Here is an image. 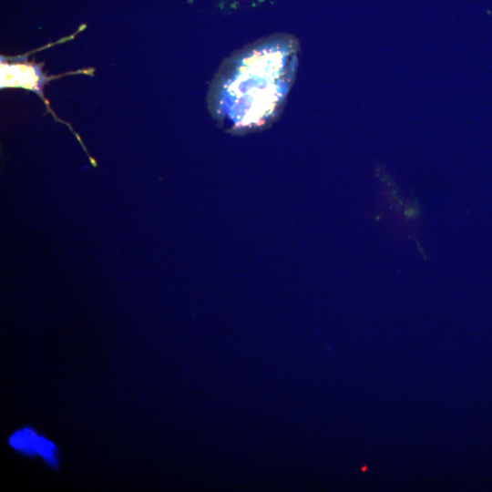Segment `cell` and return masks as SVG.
Returning a JSON list of instances; mask_svg holds the SVG:
<instances>
[{
  "label": "cell",
  "mask_w": 492,
  "mask_h": 492,
  "mask_svg": "<svg viewBox=\"0 0 492 492\" xmlns=\"http://www.w3.org/2000/svg\"><path fill=\"white\" fill-rule=\"evenodd\" d=\"M298 41L272 35L236 51L221 65L209 91L211 115L230 131L264 128L282 113L298 65Z\"/></svg>",
  "instance_id": "obj_1"
},
{
  "label": "cell",
  "mask_w": 492,
  "mask_h": 492,
  "mask_svg": "<svg viewBox=\"0 0 492 492\" xmlns=\"http://www.w3.org/2000/svg\"><path fill=\"white\" fill-rule=\"evenodd\" d=\"M36 451L40 454L50 466H56L57 460L56 457V448L51 442L43 437L37 436L36 442Z\"/></svg>",
  "instance_id": "obj_3"
},
{
  "label": "cell",
  "mask_w": 492,
  "mask_h": 492,
  "mask_svg": "<svg viewBox=\"0 0 492 492\" xmlns=\"http://www.w3.org/2000/svg\"><path fill=\"white\" fill-rule=\"evenodd\" d=\"M36 438L37 436L31 429H24L11 436L10 444L17 450L32 455L36 451Z\"/></svg>",
  "instance_id": "obj_2"
}]
</instances>
